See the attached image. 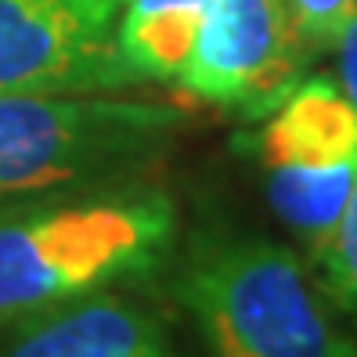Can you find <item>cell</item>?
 I'll return each instance as SVG.
<instances>
[{
  "label": "cell",
  "mask_w": 357,
  "mask_h": 357,
  "mask_svg": "<svg viewBox=\"0 0 357 357\" xmlns=\"http://www.w3.org/2000/svg\"><path fill=\"white\" fill-rule=\"evenodd\" d=\"M174 289L209 357H357V335L285 242L202 227L184 249Z\"/></svg>",
  "instance_id": "obj_2"
},
{
  "label": "cell",
  "mask_w": 357,
  "mask_h": 357,
  "mask_svg": "<svg viewBox=\"0 0 357 357\" xmlns=\"http://www.w3.org/2000/svg\"><path fill=\"white\" fill-rule=\"evenodd\" d=\"M260 119V127L238 144L264 162V170L357 159V109L332 76L296 79Z\"/></svg>",
  "instance_id": "obj_7"
},
{
  "label": "cell",
  "mask_w": 357,
  "mask_h": 357,
  "mask_svg": "<svg viewBox=\"0 0 357 357\" xmlns=\"http://www.w3.org/2000/svg\"><path fill=\"white\" fill-rule=\"evenodd\" d=\"M285 8L307 54H318L340 44V33L357 11V0H285Z\"/></svg>",
  "instance_id": "obj_11"
},
{
  "label": "cell",
  "mask_w": 357,
  "mask_h": 357,
  "mask_svg": "<svg viewBox=\"0 0 357 357\" xmlns=\"http://www.w3.org/2000/svg\"><path fill=\"white\" fill-rule=\"evenodd\" d=\"M285 0H209L195 51L177 76L209 105H238L260 119L307 66Z\"/></svg>",
  "instance_id": "obj_5"
},
{
  "label": "cell",
  "mask_w": 357,
  "mask_h": 357,
  "mask_svg": "<svg viewBox=\"0 0 357 357\" xmlns=\"http://www.w3.org/2000/svg\"><path fill=\"white\" fill-rule=\"evenodd\" d=\"M184 127L166 101L0 91V206L79 192L137 170Z\"/></svg>",
  "instance_id": "obj_3"
},
{
  "label": "cell",
  "mask_w": 357,
  "mask_h": 357,
  "mask_svg": "<svg viewBox=\"0 0 357 357\" xmlns=\"http://www.w3.org/2000/svg\"><path fill=\"white\" fill-rule=\"evenodd\" d=\"M209 0H127L119 54L134 79H177L195 51Z\"/></svg>",
  "instance_id": "obj_9"
},
{
  "label": "cell",
  "mask_w": 357,
  "mask_h": 357,
  "mask_svg": "<svg viewBox=\"0 0 357 357\" xmlns=\"http://www.w3.org/2000/svg\"><path fill=\"white\" fill-rule=\"evenodd\" d=\"M0 357H184L162 314L119 289L0 328Z\"/></svg>",
  "instance_id": "obj_6"
},
{
  "label": "cell",
  "mask_w": 357,
  "mask_h": 357,
  "mask_svg": "<svg viewBox=\"0 0 357 357\" xmlns=\"http://www.w3.org/2000/svg\"><path fill=\"white\" fill-rule=\"evenodd\" d=\"M357 188V159L335 166H275L267 170V202L310 264L343 220Z\"/></svg>",
  "instance_id": "obj_8"
},
{
  "label": "cell",
  "mask_w": 357,
  "mask_h": 357,
  "mask_svg": "<svg viewBox=\"0 0 357 357\" xmlns=\"http://www.w3.org/2000/svg\"><path fill=\"white\" fill-rule=\"evenodd\" d=\"M174 245L177 206L152 184H94L0 206V328L152 278Z\"/></svg>",
  "instance_id": "obj_1"
},
{
  "label": "cell",
  "mask_w": 357,
  "mask_h": 357,
  "mask_svg": "<svg viewBox=\"0 0 357 357\" xmlns=\"http://www.w3.org/2000/svg\"><path fill=\"white\" fill-rule=\"evenodd\" d=\"M127 0H0V91L123 94L119 54Z\"/></svg>",
  "instance_id": "obj_4"
},
{
  "label": "cell",
  "mask_w": 357,
  "mask_h": 357,
  "mask_svg": "<svg viewBox=\"0 0 357 357\" xmlns=\"http://www.w3.org/2000/svg\"><path fill=\"white\" fill-rule=\"evenodd\" d=\"M310 271L325 289L328 303L340 310V318H347L357 328V188L347 202L343 220L332 231V238L310 260Z\"/></svg>",
  "instance_id": "obj_10"
},
{
  "label": "cell",
  "mask_w": 357,
  "mask_h": 357,
  "mask_svg": "<svg viewBox=\"0 0 357 357\" xmlns=\"http://www.w3.org/2000/svg\"><path fill=\"white\" fill-rule=\"evenodd\" d=\"M335 54H340V87H343V94L354 101V109H357V11L350 15V22L343 26V33H340V44L332 47Z\"/></svg>",
  "instance_id": "obj_12"
}]
</instances>
